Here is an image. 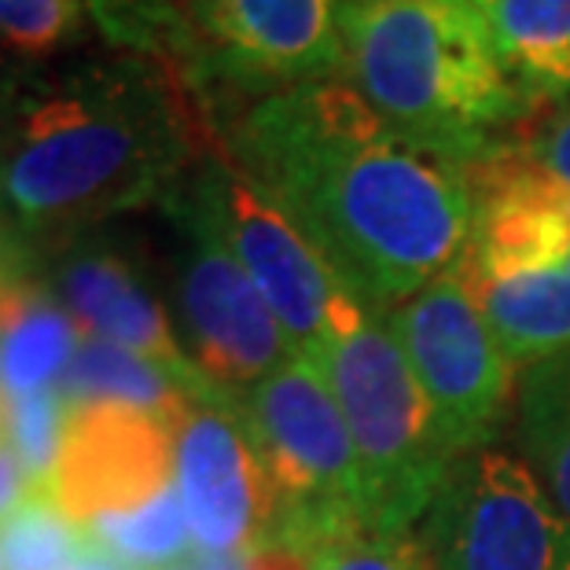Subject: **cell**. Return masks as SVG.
Wrapping results in <instances>:
<instances>
[{
	"label": "cell",
	"instance_id": "6da1fadb",
	"mask_svg": "<svg viewBox=\"0 0 570 570\" xmlns=\"http://www.w3.org/2000/svg\"><path fill=\"white\" fill-rule=\"evenodd\" d=\"M225 151L372 313L464 258L468 163L383 122L343 78L262 96Z\"/></svg>",
	"mask_w": 570,
	"mask_h": 570
},
{
	"label": "cell",
	"instance_id": "7a4b0ae2",
	"mask_svg": "<svg viewBox=\"0 0 570 570\" xmlns=\"http://www.w3.org/2000/svg\"><path fill=\"white\" fill-rule=\"evenodd\" d=\"M191 75L148 56L96 63L41 92L0 151V210L22 233L67 236L144 203L169 199L214 137Z\"/></svg>",
	"mask_w": 570,
	"mask_h": 570
},
{
	"label": "cell",
	"instance_id": "3957f363",
	"mask_svg": "<svg viewBox=\"0 0 570 570\" xmlns=\"http://www.w3.org/2000/svg\"><path fill=\"white\" fill-rule=\"evenodd\" d=\"M343 81L383 122L475 163L538 111L508 78L479 0H346Z\"/></svg>",
	"mask_w": 570,
	"mask_h": 570
},
{
	"label": "cell",
	"instance_id": "277c9868",
	"mask_svg": "<svg viewBox=\"0 0 570 570\" xmlns=\"http://www.w3.org/2000/svg\"><path fill=\"white\" fill-rule=\"evenodd\" d=\"M306 361L332 386L354 439L368 530H409L431 512L453 460L439 445L428 397L391 327L357 295H346Z\"/></svg>",
	"mask_w": 570,
	"mask_h": 570
},
{
	"label": "cell",
	"instance_id": "5b68a950",
	"mask_svg": "<svg viewBox=\"0 0 570 570\" xmlns=\"http://www.w3.org/2000/svg\"><path fill=\"white\" fill-rule=\"evenodd\" d=\"M244 416L281 497L269 541L309 552L338 530L368 527L354 439L313 361L295 354L254 383Z\"/></svg>",
	"mask_w": 570,
	"mask_h": 570
},
{
	"label": "cell",
	"instance_id": "8992f818",
	"mask_svg": "<svg viewBox=\"0 0 570 570\" xmlns=\"http://www.w3.org/2000/svg\"><path fill=\"white\" fill-rule=\"evenodd\" d=\"M177 196L196 206L206 225L225 239L276 313L291 350L298 357L317 354L335 306L354 291L338 281L306 233L228 159L225 144L206 155Z\"/></svg>",
	"mask_w": 570,
	"mask_h": 570
},
{
	"label": "cell",
	"instance_id": "52a82bcc",
	"mask_svg": "<svg viewBox=\"0 0 570 570\" xmlns=\"http://www.w3.org/2000/svg\"><path fill=\"white\" fill-rule=\"evenodd\" d=\"M423 544L439 570H570V523L527 460L497 445L453 456Z\"/></svg>",
	"mask_w": 570,
	"mask_h": 570
},
{
	"label": "cell",
	"instance_id": "ba28073f",
	"mask_svg": "<svg viewBox=\"0 0 570 570\" xmlns=\"http://www.w3.org/2000/svg\"><path fill=\"white\" fill-rule=\"evenodd\" d=\"M428 397L445 456L490 445L504 416L515 365L468 295L456 265L412 298L380 313Z\"/></svg>",
	"mask_w": 570,
	"mask_h": 570
},
{
	"label": "cell",
	"instance_id": "9c48e42d",
	"mask_svg": "<svg viewBox=\"0 0 570 570\" xmlns=\"http://www.w3.org/2000/svg\"><path fill=\"white\" fill-rule=\"evenodd\" d=\"M166 203L191 239L188 258L180 265V321L188 335V361L206 383L225 391L262 383L287 357H295L281 321L196 206L177 191Z\"/></svg>",
	"mask_w": 570,
	"mask_h": 570
},
{
	"label": "cell",
	"instance_id": "30bf717a",
	"mask_svg": "<svg viewBox=\"0 0 570 570\" xmlns=\"http://www.w3.org/2000/svg\"><path fill=\"white\" fill-rule=\"evenodd\" d=\"M177 423L140 405H70L45 493L81 530L100 515L148 504L177 482Z\"/></svg>",
	"mask_w": 570,
	"mask_h": 570
},
{
	"label": "cell",
	"instance_id": "8fae6325",
	"mask_svg": "<svg viewBox=\"0 0 570 570\" xmlns=\"http://www.w3.org/2000/svg\"><path fill=\"white\" fill-rule=\"evenodd\" d=\"M177 493L203 556H247L273 538L281 497L254 445L247 416L225 402H196L177 434Z\"/></svg>",
	"mask_w": 570,
	"mask_h": 570
},
{
	"label": "cell",
	"instance_id": "7c38bea8",
	"mask_svg": "<svg viewBox=\"0 0 570 570\" xmlns=\"http://www.w3.org/2000/svg\"><path fill=\"white\" fill-rule=\"evenodd\" d=\"M346 0H214L199 22L203 75L273 96L343 78L338 16Z\"/></svg>",
	"mask_w": 570,
	"mask_h": 570
},
{
	"label": "cell",
	"instance_id": "4fadbf2b",
	"mask_svg": "<svg viewBox=\"0 0 570 570\" xmlns=\"http://www.w3.org/2000/svg\"><path fill=\"white\" fill-rule=\"evenodd\" d=\"M468 269L538 273L570 258V188L527 159L512 140L468 163Z\"/></svg>",
	"mask_w": 570,
	"mask_h": 570
},
{
	"label": "cell",
	"instance_id": "5bb4252c",
	"mask_svg": "<svg viewBox=\"0 0 570 570\" xmlns=\"http://www.w3.org/2000/svg\"><path fill=\"white\" fill-rule=\"evenodd\" d=\"M59 298L81 338H107L132 350L174 375L196 397L214 391L188 361V350L177 346L163 302L151 295L137 265L122 250L78 247L59 269Z\"/></svg>",
	"mask_w": 570,
	"mask_h": 570
},
{
	"label": "cell",
	"instance_id": "9a60e30c",
	"mask_svg": "<svg viewBox=\"0 0 570 570\" xmlns=\"http://www.w3.org/2000/svg\"><path fill=\"white\" fill-rule=\"evenodd\" d=\"M468 295L487 317L512 365H538L570 350V276L538 273H479L456 262Z\"/></svg>",
	"mask_w": 570,
	"mask_h": 570
},
{
	"label": "cell",
	"instance_id": "2e32d148",
	"mask_svg": "<svg viewBox=\"0 0 570 570\" xmlns=\"http://www.w3.org/2000/svg\"><path fill=\"white\" fill-rule=\"evenodd\" d=\"M497 56L538 107L570 96V0H482Z\"/></svg>",
	"mask_w": 570,
	"mask_h": 570
},
{
	"label": "cell",
	"instance_id": "e0dca14e",
	"mask_svg": "<svg viewBox=\"0 0 570 570\" xmlns=\"http://www.w3.org/2000/svg\"><path fill=\"white\" fill-rule=\"evenodd\" d=\"M81 346L78 324L48 291L22 284L0 321V394L59 386Z\"/></svg>",
	"mask_w": 570,
	"mask_h": 570
},
{
	"label": "cell",
	"instance_id": "ac0fdd59",
	"mask_svg": "<svg viewBox=\"0 0 570 570\" xmlns=\"http://www.w3.org/2000/svg\"><path fill=\"white\" fill-rule=\"evenodd\" d=\"M59 394L70 405L81 402L140 405L155 412V416L177 423V428H185L196 402H206V397L188 394L159 365H151V361H144L140 354H132V350L118 343H107V338H81L75 361H70V368L59 380Z\"/></svg>",
	"mask_w": 570,
	"mask_h": 570
},
{
	"label": "cell",
	"instance_id": "d6986e66",
	"mask_svg": "<svg viewBox=\"0 0 570 570\" xmlns=\"http://www.w3.org/2000/svg\"><path fill=\"white\" fill-rule=\"evenodd\" d=\"M519 442L523 460L570 523V350L527 368L519 386Z\"/></svg>",
	"mask_w": 570,
	"mask_h": 570
},
{
	"label": "cell",
	"instance_id": "ffe728a7",
	"mask_svg": "<svg viewBox=\"0 0 570 570\" xmlns=\"http://www.w3.org/2000/svg\"><path fill=\"white\" fill-rule=\"evenodd\" d=\"M85 11L115 48L163 59L199 78L206 45L177 0H85Z\"/></svg>",
	"mask_w": 570,
	"mask_h": 570
},
{
	"label": "cell",
	"instance_id": "44dd1931",
	"mask_svg": "<svg viewBox=\"0 0 570 570\" xmlns=\"http://www.w3.org/2000/svg\"><path fill=\"white\" fill-rule=\"evenodd\" d=\"M85 533H89L96 549L115 556L118 563H126L132 570L174 567L191 544V530L185 519V504H180L177 482L148 504L92 519Z\"/></svg>",
	"mask_w": 570,
	"mask_h": 570
},
{
	"label": "cell",
	"instance_id": "7402d4cb",
	"mask_svg": "<svg viewBox=\"0 0 570 570\" xmlns=\"http://www.w3.org/2000/svg\"><path fill=\"white\" fill-rule=\"evenodd\" d=\"M0 552H4V570H63L92 552V541L59 512L41 487L0 523Z\"/></svg>",
	"mask_w": 570,
	"mask_h": 570
},
{
	"label": "cell",
	"instance_id": "603a6c76",
	"mask_svg": "<svg viewBox=\"0 0 570 570\" xmlns=\"http://www.w3.org/2000/svg\"><path fill=\"white\" fill-rule=\"evenodd\" d=\"M85 0H0V48L19 59H48L85 38Z\"/></svg>",
	"mask_w": 570,
	"mask_h": 570
},
{
	"label": "cell",
	"instance_id": "cb8c5ba5",
	"mask_svg": "<svg viewBox=\"0 0 570 570\" xmlns=\"http://www.w3.org/2000/svg\"><path fill=\"white\" fill-rule=\"evenodd\" d=\"M313 570H439L434 556L409 530L380 533L368 527L338 530L306 552Z\"/></svg>",
	"mask_w": 570,
	"mask_h": 570
},
{
	"label": "cell",
	"instance_id": "d4e9b609",
	"mask_svg": "<svg viewBox=\"0 0 570 570\" xmlns=\"http://www.w3.org/2000/svg\"><path fill=\"white\" fill-rule=\"evenodd\" d=\"M67 416H70V402L59 394V386L19 394L4 402V434L38 487H45L48 471H52L59 456Z\"/></svg>",
	"mask_w": 570,
	"mask_h": 570
},
{
	"label": "cell",
	"instance_id": "484cf974",
	"mask_svg": "<svg viewBox=\"0 0 570 570\" xmlns=\"http://www.w3.org/2000/svg\"><path fill=\"white\" fill-rule=\"evenodd\" d=\"M512 144L527 159L538 163L544 174L563 180L570 188V96L533 111L523 126L512 132Z\"/></svg>",
	"mask_w": 570,
	"mask_h": 570
},
{
	"label": "cell",
	"instance_id": "4316f807",
	"mask_svg": "<svg viewBox=\"0 0 570 570\" xmlns=\"http://www.w3.org/2000/svg\"><path fill=\"white\" fill-rule=\"evenodd\" d=\"M33 490H41V487L30 479V471L22 468V460L16 456V449H11L4 434V439H0V523H4Z\"/></svg>",
	"mask_w": 570,
	"mask_h": 570
},
{
	"label": "cell",
	"instance_id": "83f0119b",
	"mask_svg": "<svg viewBox=\"0 0 570 570\" xmlns=\"http://www.w3.org/2000/svg\"><path fill=\"white\" fill-rule=\"evenodd\" d=\"M244 570H313L309 556L284 541H265L244 556Z\"/></svg>",
	"mask_w": 570,
	"mask_h": 570
},
{
	"label": "cell",
	"instance_id": "f1b7e54d",
	"mask_svg": "<svg viewBox=\"0 0 570 570\" xmlns=\"http://www.w3.org/2000/svg\"><path fill=\"white\" fill-rule=\"evenodd\" d=\"M22 284H27L22 281V250L16 239L8 236V228L0 225V321H4L11 298H16V291Z\"/></svg>",
	"mask_w": 570,
	"mask_h": 570
},
{
	"label": "cell",
	"instance_id": "f546056e",
	"mask_svg": "<svg viewBox=\"0 0 570 570\" xmlns=\"http://www.w3.org/2000/svg\"><path fill=\"white\" fill-rule=\"evenodd\" d=\"M163 570H244V556H203V560H191V563H174V567H163Z\"/></svg>",
	"mask_w": 570,
	"mask_h": 570
},
{
	"label": "cell",
	"instance_id": "4dcf8cb0",
	"mask_svg": "<svg viewBox=\"0 0 570 570\" xmlns=\"http://www.w3.org/2000/svg\"><path fill=\"white\" fill-rule=\"evenodd\" d=\"M63 570H132V567L118 563L115 556H107V552H100V549L92 544V552H85L81 560H75V563L63 567Z\"/></svg>",
	"mask_w": 570,
	"mask_h": 570
},
{
	"label": "cell",
	"instance_id": "1f68e13d",
	"mask_svg": "<svg viewBox=\"0 0 570 570\" xmlns=\"http://www.w3.org/2000/svg\"><path fill=\"white\" fill-rule=\"evenodd\" d=\"M177 4L185 8V16H188L191 22H196V30H199V22H203L206 11H210L214 0H177Z\"/></svg>",
	"mask_w": 570,
	"mask_h": 570
},
{
	"label": "cell",
	"instance_id": "d6a6232c",
	"mask_svg": "<svg viewBox=\"0 0 570 570\" xmlns=\"http://www.w3.org/2000/svg\"><path fill=\"white\" fill-rule=\"evenodd\" d=\"M560 273H567V276H570V258H567V262L560 265Z\"/></svg>",
	"mask_w": 570,
	"mask_h": 570
},
{
	"label": "cell",
	"instance_id": "836d02e7",
	"mask_svg": "<svg viewBox=\"0 0 570 570\" xmlns=\"http://www.w3.org/2000/svg\"><path fill=\"white\" fill-rule=\"evenodd\" d=\"M0 570H4V552H0Z\"/></svg>",
	"mask_w": 570,
	"mask_h": 570
},
{
	"label": "cell",
	"instance_id": "e575fe53",
	"mask_svg": "<svg viewBox=\"0 0 570 570\" xmlns=\"http://www.w3.org/2000/svg\"><path fill=\"white\" fill-rule=\"evenodd\" d=\"M479 4H482V0H479Z\"/></svg>",
	"mask_w": 570,
	"mask_h": 570
}]
</instances>
